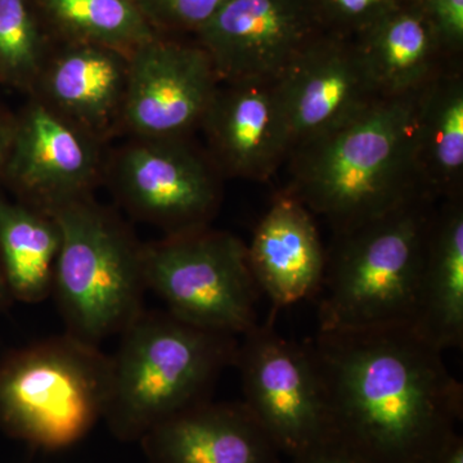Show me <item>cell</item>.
Instances as JSON below:
<instances>
[{
  "instance_id": "obj_1",
  "label": "cell",
  "mask_w": 463,
  "mask_h": 463,
  "mask_svg": "<svg viewBox=\"0 0 463 463\" xmlns=\"http://www.w3.org/2000/svg\"><path fill=\"white\" fill-rule=\"evenodd\" d=\"M306 345L325 392L327 446L361 463H432L458 434L462 385L411 326L318 331Z\"/></svg>"
},
{
  "instance_id": "obj_2",
  "label": "cell",
  "mask_w": 463,
  "mask_h": 463,
  "mask_svg": "<svg viewBox=\"0 0 463 463\" xmlns=\"http://www.w3.org/2000/svg\"><path fill=\"white\" fill-rule=\"evenodd\" d=\"M419 91L383 97L337 129L292 149L285 190L323 216L334 233L426 197L413 158Z\"/></svg>"
},
{
  "instance_id": "obj_3",
  "label": "cell",
  "mask_w": 463,
  "mask_h": 463,
  "mask_svg": "<svg viewBox=\"0 0 463 463\" xmlns=\"http://www.w3.org/2000/svg\"><path fill=\"white\" fill-rule=\"evenodd\" d=\"M111 359L102 420L118 440L134 443L182 411L209 401L240 341L203 330L169 312L141 315L120 334Z\"/></svg>"
},
{
  "instance_id": "obj_4",
  "label": "cell",
  "mask_w": 463,
  "mask_h": 463,
  "mask_svg": "<svg viewBox=\"0 0 463 463\" xmlns=\"http://www.w3.org/2000/svg\"><path fill=\"white\" fill-rule=\"evenodd\" d=\"M435 209V201L420 197L334 233L318 294V331L412 326Z\"/></svg>"
},
{
  "instance_id": "obj_5",
  "label": "cell",
  "mask_w": 463,
  "mask_h": 463,
  "mask_svg": "<svg viewBox=\"0 0 463 463\" xmlns=\"http://www.w3.org/2000/svg\"><path fill=\"white\" fill-rule=\"evenodd\" d=\"M111 359L74 335L50 337L0 359V431L27 446H75L102 420Z\"/></svg>"
},
{
  "instance_id": "obj_6",
  "label": "cell",
  "mask_w": 463,
  "mask_h": 463,
  "mask_svg": "<svg viewBox=\"0 0 463 463\" xmlns=\"http://www.w3.org/2000/svg\"><path fill=\"white\" fill-rule=\"evenodd\" d=\"M50 214L61 231L52 295L66 332L99 345L145 310L143 245L91 196Z\"/></svg>"
},
{
  "instance_id": "obj_7",
  "label": "cell",
  "mask_w": 463,
  "mask_h": 463,
  "mask_svg": "<svg viewBox=\"0 0 463 463\" xmlns=\"http://www.w3.org/2000/svg\"><path fill=\"white\" fill-rule=\"evenodd\" d=\"M148 291L182 321L242 336L258 325L259 289L248 245L228 232L209 227L166 234L143 245Z\"/></svg>"
},
{
  "instance_id": "obj_8",
  "label": "cell",
  "mask_w": 463,
  "mask_h": 463,
  "mask_svg": "<svg viewBox=\"0 0 463 463\" xmlns=\"http://www.w3.org/2000/svg\"><path fill=\"white\" fill-rule=\"evenodd\" d=\"M242 336L234 365L242 381L243 404L279 452L292 459L327 446L325 392L306 344L281 336L272 317Z\"/></svg>"
},
{
  "instance_id": "obj_9",
  "label": "cell",
  "mask_w": 463,
  "mask_h": 463,
  "mask_svg": "<svg viewBox=\"0 0 463 463\" xmlns=\"http://www.w3.org/2000/svg\"><path fill=\"white\" fill-rule=\"evenodd\" d=\"M219 174L185 138H136L118 155L114 183L134 218L176 234L209 227L221 205Z\"/></svg>"
},
{
  "instance_id": "obj_10",
  "label": "cell",
  "mask_w": 463,
  "mask_h": 463,
  "mask_svg": "<svg viewBox=\"0 0 463 463\" xmlns=\"http://www.w3.org/2000/svg\"><path fill=\"white\" fill-rule=\"evenodd\" d=\"M219 84L199 44L157 35L129 54L120 125L137 139L187 138L203 124Z\"/></svg>"
},
{
  "instance_id": "obj_11",
  "label": "cell",
  "mask_w": 463,
  "mask_h": 463,
  "mask_svg": "<svg viewBox=\"0 0 463 463\" xmlns=\"http://www.w3.org/2000/svg\"><path fill=\"white\" fill-rule=\"evenodd\" d=\"M312 0H228L197 30L221 83L276 81L322 33Z\"/></svg>"
},
{
  "instance_id": "obj_12",
  "label": "cell",
  "mask_w": 463,
  "mask_h": 463,
  "mask_svg": "<svg viewBox=\"0 0 463 463\" xmlns=\"http://www.w3.org/2000/svg\"><path fill=\"white\" fill-rule=\"evenodd\" d=\"M96 142L44 100L33 99L14 120L2 176L20 201L43 212H54L90 197L100 169Z\"/></svg>"
},
{
  "instance_id": "obj_13",
  "label": "cell",
  "mask_w": 463,
  "mask_h": 463,
  "mask_svg": "<svg viewBox=\"0 0 463 463\" xmlns=\"http://www.w3.org/2000/svg\"><path fill=\"white\" fill-rule=\"evenodd\" d=\"M276 85L294 148L337 129L383 99L354 39L336 33H319Z\"/></svg>"
},
{
  "instance_id": "obj_14",
  "label": "cell",
  "mask_w": 463,
  "mask_h": 463,
  "mask_svg": "<svg viewBox=\"0 0 463 463\" xmlns=\"http://www.w3.org/2000/svg\"><path fill=\"white\" fill-rule=\"evenodd\" d=\"M200 128L213 164L232 178L268 181L294 148L276 81L219 84Z\"/></svg>"
},
{
  "instance_id": "obj_15",
  "label": "cell",
  "mask_w": 463,
  "mask_h": 463,
  "mask_svg": "<svg viewBox=\"0 0 463 463\" xmlns=\"http://www.w3.org/2000/svg\"><path fill=\"white\" fill-rule=\"evenodd\" d=\"M313 216L294 194L283 190L255 228L248 246L250 269L272 303V316L279 307L321 291L327 250Z\"/></svg>"
},
{
  "instance_id": "obj_16",
  "label": "cell",
  "mask_w": 463,
  "mask_h": 463,
  "mask_svg": "<svg viewBox=\"0 0 463 463\" xmlns=\"http://www.w3.org/2000/svg\"><path fill=\"white\" fill-rule=\"evenodd\" d=\"M147 463H279V448L243 402L205 401L139 440Z\"/></svg>"
},
{
  "instance_id": "obj_17",
  "label": "cell",
  "mask_w": 463,
  "mask_h": 463,
  "mask_svg": "<svg viewBox=\"0 0 463 463\" xmlns=\"http://www.w3.org/2000/svg\"><path fill=\"white\" fill-rule=\"evenodd\" d=\"M129 54L70 43L47 61L36 87L54 111L99 139L120 125Z\"/></svg>"
},
{
  "instance_id": "obj_18",
  "label": "cell",
  "mask_w": 463,
  "mask_h": 463,
  "mask_svg": "<svg viewBox=\"0 0 463 463\" xmlns=\"http://www.w3.org/2000/svg\"><path fill=\"white\" fill-rule=\"evenodd\" d=\"M354 41L381 97L416 93L461 63L447 53L416 0L383 14Z\"/></svg>"
},
{
  "instance_id": "obj_19",
  "label": "cell",
  "mask_w": 463,
  "mask_h": 463,
  "mask_svg": "<svg viewBox=\"0 0 463 463\" xmlns=\"http://www.w3.org/2000/svg\"><path fill=\"white\" fill-rule=\"evenodd\" d=\"M463 70L450 66L417 93L412 145L423 194L463 197Z\"/></svg>"
},
{
  "instance_id": "obj_20",
  "label": "cell",
  "mask_w": 463,
  "mask_h": 463,
  "mask_svg": "<svg viewBox=\"0 0 463 463\" xmlns=\"http://www.w3.org/2000/svg\"><path fill=\"white\" fill-rule=\"evenodd\" d=\"M440 352L463 344V197L440 201L429 232L412 322Z\"/></svg>"
},
{
  "instance_id": "obj_21",
  "label": "cell",
  "mask_w": 463,
  "mask_h": 463,
  "mask_svg": "<svg viewBox=\"0 0 463 463\" xmlns=\"http://www.w3.org/2000/svg\"><path fill=\"white\" fill-rule=\"evenodd\" d=\"M60 248L53 215L0 192V267L14 301L39 304L51 297Z\"/></svg>"
},
{
  "instance_id": "obj_22",
  "label": "cell",
  "mask_w": 463,
  "mask_h": 463,
  "mask_svg": "<svg viewBox=\"0 0 463 463\" xmlns=\"http://www.w3.org/2000/svg\"><path fill=\"white\" fill-rule=\"evenodd\" d=\"M70 43L102 45L130 54L158 33L137 0H36Z\"/></svg>"
},
{
  "instance_id": "obj_23",
  "label": "cell",
  "mask_w": 463,
  "mask_h": 463,
  "mask_svg": "<svg viewBox=\"0 0 463 463\" xmlns=\"http://www.w3.org/2000/svg\"><path fill=\"white\" fill-rule=\"evenodd\" d=\"M45 62L44 41L27 0H0V83L32 90Z\"/></svg>"
},
{
  "instance_id": "obj_24",
  "label": "cell",
  "mask_w": 463,
  "mask_h": 463,
  "mask_svg": "<svg viewBox=\"0 0 463 463\" xmlns=\"http://www.w3.org/2000/svg\"><path fill=\"white\" fill-rule=\"evenodd\" d=\"M228 0H137L156 32H194L205 25Z\"/></svg>"
},
{
  "instance_id": "obj_25",
  "label": "cell",
  "mask_w": 463,
  "mask_h": 463,
  "mask_svg": "<svg viewBox=\"0 0 463 463\" xmlns=\"http://www.w3.org/2000/svg\"><path fill=\"white\" fill-rule=\"evenodd\" d=\"M322 26L326 21L359 35L374 21L408 0H312Z\"/></svg>"
},
{
  "instance_id": "obj_26",
  "label": "cell",
  "mask_w": 463,
  "mask_h": 463,
  "mask_svg": "<svg viewBox=\"0 0 463 463\" xmlns=\"http://www.w3.org/2000/svg\"><path fill=\"white\" fill-rule=\"evenodd\" d=\"M429 18L441 44L458 60L463 44V0H416Z\"/></svg>"
},
{
  "instance_id": "obj_27",
  "label": "cell",
  "mask_w": 463,
  "mask_h": 463,
  "mask_svg": "<svg viewBox=\"0 0 463 463\" xmlns=\"http://www.w3.org/2000/svg\"><path fill=\"white\" fill-rule=\"evenodd\" d=\"M291 463H361L331 446H323L295 457Z\"/></svg>"
},
{
  "instance_id": "obj_28",
  "label": "cell",
  "mask_w": 463,
  "mask_h": 463,
  "mask_svg": "<svg viewBox=\"0 0 463 463\" xmlns=\"http://www.w3.org/2000/svg\"><path fill=\"white\" fill-rule=\"evenodd\" d=\"M14 133V120H11L8 116L0 112V175H2L5 163H7Z\"/></svg>"
},
{
  "instance_id": "obj_29",
  "label": "cell",
  "mask_w": 463,
  "mask_h": 463,
  "mask_svg": "<svg viewBox=\"0 0 463 463\" xmlns=\"http://www.w3.org/2000/svg\"><path fill=\"white\" fill-rule=\"evenodd\" d=\"M432 463H463V438L457 434Z\"/></svg>"
},
{
  "instance_id": "obj_30",
  "label": "cell",
  "mask_w": 463,
  "mask_h": 463,
  "mask_svg": "<svg viewBox=\"0 0 463 463\" xmlns=\"http://www.w3.org/2000/svg\"><path fill=\"white\" fill-rule=\"evenodd\" d=\"M12 303H14V298L9 294L7 282H5V274L0 267V316L11 307Z\"/></svg>"
}]
</instances>
